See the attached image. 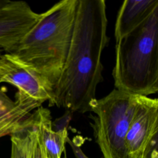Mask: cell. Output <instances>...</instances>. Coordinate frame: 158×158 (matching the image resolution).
<instances>
[{
  "label": "cell",
  "mask_w": 158,
  "mask_h": 158,
  "mask_svg": "<svg viewBox=\"0 0 158 158\" xmlns=\"http://www.w3.org/2000/svg\"><path fill=\"white\" fill-rule=\"evenodd\" d=\"M38 133L43 146L46 158H61L65 151L68 137L67 129L54 130L50 110L42 106L34 111Z\"/></svg>",
  "instance_id": "9c48e42d"
},
{
  "label": "cell",
  "mask_w": 158,
  "mask_h": 158,
  "mask_svg": "<svg viewBox=\"0 0 158 158\" xmlns=\"http://www.w3.org/2000/svg\"><path fill=\"white\" fill-rule=\"evenodd\" d=\"M138 95L114 89L89 105L93 133L103 158H130L125 138L137 103Z\"/></svg>",
  "instance_id": "277c9868"
},
{
  "label": "cell",
  "mask_w": 158,
  "mask_h": 158,
  "mask_svg": "<svg viewBox=\"0 0 158 158\" xmlns=\"http://www.w3.org/2000/svg\"><path fill=\"white\" fill-rule=\"evenodd\" d=\"M157 7L158 0H125L116 19L115 40L140 25Z\"/></svg>",
  "instance_id": "ba28073f"
},
{
  "label": "cell",
  "mask_w": 158,
  "mask_h": 158,
  "mask_svg": "<svg viewBox=\"0 0 158 158\" xmlns=\"http://www.w3.org/2000/svg\"><path fill=\"white\" fill-rule=\"evenodd\" d=\"M41 14L25 1H13L0 9V48L12 53L37 23Z\"/></svg>",
  "instance_id": "52a82bcc"
},
{
  "label": "cell",
  "mask_w": 158,
  "mask_h": 158,
  "mask_svg": "<svg viewBox=\"0 0 158 158\" xmlns=\"http://www.w3.org/2000/svg\"><path fill=\"white\" fill-rule=\"evenodd\" d=\"M33 110L32 105L19 101L14 110L0 118V138L13 133Z\"/></svg>",
  "instance_id": "8fae6325"
},
{
  "label": "cell",
  "mask_w": 158,
  "mask_h": 158,
  "mask_svg": "<svg viewBox=\"0 0 158 158\" xmlns=\"http://www.w3.org/2000/svg\"><path fill=\"white\" fill-rule=\"evenodd\" d=\"M158 136V99L137 96V103L127 136L125 146L130 158H139L148 143Z\"/></svg>",
  "instance_id": "8992f818"
},
{
  "label": "cell",
  "mask_w": 158,
  "mask_h": 158,
  "mask_svg": "<svg viewBox=\"0 0 158 158\" xmlns=\"http://www.w3.org/2000/svg\"><path fill=\"white\" fill-rule=\"evenodd\" d=\"M115 89L148 96L158 91V7L138 27L116 40Z\"/></svg>",
  "instance_id": "3957f363"
},
{
  "label": "cell",
  "mask_w": 158,
  "mask_h": 158,
  "mask_svg": "<svg viewBox=\"0 0 158 158\" xmlns=\"http://www.w3.org/2000/svg\"><path fill=\"white\" fill-rule=\"evenodd\" d=\"M33 122L31 116L26 118L10 135V158H28L30 146V131Z\"/></svg>",
  "instance_id": "30bf717a"
},
{
  "label": "cell",
  "mask_w": 158,
  "mask_h": 158,
  "mask_svg": "<svg viewBox=\"0 0 158 158\" xmlns=\"http://www.w3.org/2000/svg\"><path fill=\"white\" fill-rule=\"evenodd\" d=\"M33 122L30 131V146L28 158H46L36 125L35 112H32Z\"/></svg>",
  "instance_id": "7c38bea8"
},
{
  "label": "cell",
  "mask_w": 158,
  "mask_h": 158,
  "mask_svg": "<svg viewBox=\"0 0 158 158\" xmlns=\"http://www.w3.org/2000/svg\"><path fill=\"white\" fill-rule=\"evenodd\" d=\"M63 158H67V155H66V152H65V151H64V157Z\"/></svg>",
  "instance_id": "e0dca14e"
},
{
  "label": "cell",
  "mask_w": 158,
  "mask_h": 158,
  "mask_svg": "<svg viewBox=\"0 0 158 158\" xmlns=\"http://www.w3.org/2000/svg\"><path fill=\"white\" fill-rule=\"evenodd\" d=\"M7 83L17 88V94L41 105L52 100V87L40 75L21 62L13 54L0 56V83Z\"/></svg>",
  "instance_id": "5b68a950"
},
{
  "label": "cell",
  "mask_w": 158,
  "mask_h": 158,
  "mask_svg": "<svg viewBox=\"0 0 158 158\" xmlns=\"http://www.w3.org/2000/svg\"><path fill=\"white\" fill-rule=\"evenodd\" d=\"M139 158H158V136L148 143Z\"/></svg>",
  "instance_id": "5bb4252c"
},
{
  "label": "cell",
  "mask_w": 158,
  "mask_h": 158,
  "mask_svg": "<svg viewBox=\"0 0 158 158\" xmlns=\"http://www.w3.org/2000/svg\"><path fill=\"white\" fill-rule=\"evenodd\" d=\"M19 104V101L15 99L12 100L7 94L0 88V118L14 110Z\"/></svg>",
  "instance_id": "4fadbf2b"
},
{
  "label": "cell",
  "mask_w": 158,
  "mask_h": 158,
  "mask_svg": "<svg viewBox=\"0 0 158 158\" xmlns=\"http://www.w3.org/2000/svg\"><path fill=\"white\" fill-rule=\"evenodd\" d=\"M78 0H62L41 13L37 23L12 53L52 87L57 82L67 57Z\"/></svg>",
  "instance_id": "7a4b0ae2"
},
{
  "label": "cell",
  "mask_w": 158,
  "mask_h": 158,
  "mask_svg": "<svg viewBox=\"0 0 158 158\" xmlns=\"http://www.w3.org/2000/svg\"><path fill=\"white\" fill-rule=\"evenodd\" d=\"M67 143L70 146L73 153L77 158H89L81 150L80 146L76 143L75 141L71 140L68 136L67 138ZM101 158H103L102 157Z\"/></svg>",
  "instance_id": "9a60e30c"
},
{
  "label": "cell",
  "mask_w": 158,
  "mask_h": 158,
  "mask_svg": "<svg viewBox=\"0 0 158 158\" xmlns=\"http://www.w3.org/2000/svg\"><path fill=\"white\" fill-rule=\"evenodd\" d=\"M11 1L9 0H0V9L7 6Z\"/></svg>",
  "instance_id": "2e32d148"
},
{
  "label": "cell",
  "mask_w": 158,
  "mask_h": 158,
  "mask_svg": "<svg viewBox=\"0 0 158 158\" xmlns=\"http://www.w3.org/2000/svg\"><path fill=\"white\" fill-rule=\"evenodd\" d=\"M107 27L104 0H78L69 52L49 106L89 112L97 86L104 80L101 56L109 41Z\"/></svg>",
  "instance_id": "6da1fadb"
}]
</instances>
